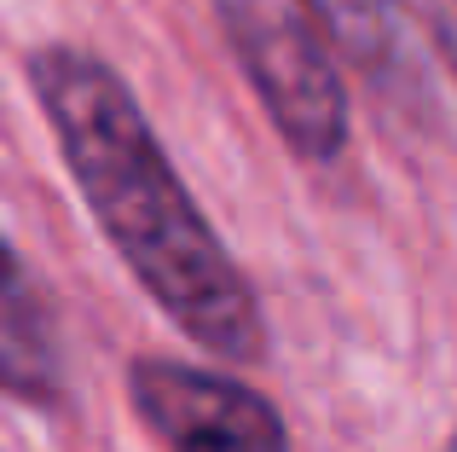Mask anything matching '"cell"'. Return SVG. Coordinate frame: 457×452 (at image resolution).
<instances>
[{
  "instance_id": "6da1fadb",
  "label": "cell",
  "mask_w": 457,
  "mask_h": 452,
  "mask_svg": "<svg viewBox=\"0 0 457 452\" xmlns=\"http://www.w3.org/2000/svg\"><path fill=\"white\" fill-rule=\"evenodd\" d=\"M29 88L93 221L151 290V302L197 348L226 360H261L267 331L255 290L179 186L128 81L81 46H41L29 53Z\"/></svg>"
},
{
  "instance_id": "7a4b0ae2",
  "label": "cell",
  "mask_w": 457,
  "mask_h": 452,
  "mask_svg": "<svg viewBox=\"0 0 457 452\" xmlns=\"http://www.w3.org/2000/svg\"><path fill=\"white\" fill-rule=\"evenodd\" d=\"M220 29L290 151L324 163L347 146V88L324 35L290 0H220Z\"/></svg>"
},
{
  "instance_id": "277c9868",
  "label": "cell",
  "mask_w": 457,
  "mask_h": 452,
  "mask_svg": "<svg viewBox=\"0 0 457 452\" xmlns=\"http://www.w3.org/2000/svg\"><path fill=\"white\" fill-rule=\"evenodd\" d=\"M0 395L23 406H53L64 395V354L53 319L6 238H0Z\"/></svg>"
},
{
  "instance_id": "3957f363",
  "label": "cell",
  "mask_w": 457,
  "mask_h": 452,
  "mask_svg": "<svg viewBox=\"0 0 457 452\" xmlns=\"http://www.w3.org/2000/svg\"><path fill=\"white\" fill-rule=\"evenodd\" d=\"M139 418L168 441V452H290L284 418L267 395L220 372L179 360H139L128 372Z\"/></svg>"
},
{
  "instance_id": "5b68a950",
  "label": "cell",
  "mask_w": 457,
  "mask_h": 452,
  "mask_svg": "<svg viewBox=\"0 0 457 452\" xmlns=\"http://www.w3.org/2000/svg\"><path fill=\"white\" fill-rule=\"evenodd\" d=\"M307 23L353 70L388 81L411 64V6L405 0H302Z\"/></svg>"
}]
</instances>
